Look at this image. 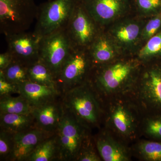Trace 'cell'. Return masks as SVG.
<instances>
[{
    "label": "cell",
    "mask_w": 161,
    "mask_h": 161,
    "mask_svg": "<svg viewBox=\"0 0 161 161\" xmlns=\"http://www.w3.org/2000/svg\"><path fill=\"white\" fill-rule=\"evenodd\" d=\"M61 99L64 107L90 131L102 128L103 104L88 81L64 93Z\"/></svg>",
    "instance_id": "4"
},
{
    "label": "cell",
    "mask_w": 161,
    "mask_h": 161,
    "mask_svg": "<svg viewBox=\"0 0 161 161\" xmlns=\"http://www.w3.org/2000/svg\"><path fill=\"white\" fill-rule=\"evenodd\" d=\"M33 108L26 99L19 95L0 97V113L31 114Z\"/></svg>",
    "instance_id": "22"
},
{
    "label": "cell",
    "mask_w": 161,
    "mask_h": 161,
    "mask_svg": "<svg viewBox=\"0 0 161 161\" xmlns=\"http://www.w3.org/2000/svg\"><path fill=\"white\" fill-rule=\"evenodd\" d=\"M92 134L84 141L75 161H102Z\"/></svg>",
    "instance_id": "29"
},
{
    "label": "cell",
    "mask_w": 161,
    "mask_h": 161,
    "mask_svg": "<svg viewBox=\"0 0 161 161\" xmlns=\"http://www.w3.org/2000/svg\"><path fill=\"white\" fill-rule=\"evenodd\" d=\"M161 31V13L146 18L141 34V47Z\"/></svg>",
    "instance_id": "28"
},
{
    "label": "cell",
    "mask_w": 161,
    "mask_h": 161,
    "mask_svg": "<svg viewBox=\"0 0 161 161\" xmlns=\"http://www.w3.org/2000/svg\"><path fill=\"white\" fill-rule=\"evenodd\" d=\"M142 64L135 57H122L111 63L93 66L87 81L103 104L126 95Z\"/></svg>",
    "instance_id": "1"
},
{
    "label": "cell",
    "mask_w": 161,
    "mask_h": 161,
    "mask_svg": "<svg viewBox=\"0 0 161 161\" xmlns=\"http://www.w3.org/2000/svg\"><path fill=\"white\" fill-rule=\"evenodd\" d=\"M1 130L16 134L36 127L31 114L0 113Z\"/></svg>",
    "instance_id": "19"
},
{
    "label": "cell",
    "mask_w": 161,
    "mask_h": 161,
    "mask_svg": "<svg viewBox=\"0 0 161 161\" xmlns=\"http://www.w3.org/2000/svg\"><path fill=\"white\" fill-rule=\"evenodd\" d=\"M64 113L61 97L50 102L33 108L32 115L36 127L46 132L55 133Z\"/></svg>",
    "instance_id": "16"
},
{
    "label": "cell",
    "mask_w": 161,
    "mask_h": 161,
    "mask_svg": "<svg viewBox=\"0 0 161 161\" xmlns=\"http://www.w3.org/2000/svg\"><path fill=\"white\" fill-rule=\"evenodd\" d=\"M87 50L93 66L111 63L123 57L103 28Z\"/></svg>",
    "instance_id": "17"
},
{
    "label": "cell",
    "mask_w": 161,
    "mask_h": 161,
    "mask_svg": "<svg viewBox=\"0 0 161 161\" xmlns=\"http://www.w3.org/2000/svg\"><path fill=\"white\" fill-rule=\"evenodd\" d=\"M101 29L80 0H77L65 28L72 48L88 50Z\"/></svg>",
    "instance_id": "10"
},
{
    "label": "cell",
    "mask_w": 161,
    "mask_h": 161,
    "mask_svg": "<svg viewBox=\"0 0 161 161\" xmlns=\"http://www.w3.org/2000/svg\"><path fill=\"white\" fill-rule=\"evenodd\" d=\"M55 133L46 132L35 127L15 134L11 161H27L38 145Z\"/></svg>",
    "instance_id": "15"
},
{
    "label": "cell",
    "mask_w": 161,
    "mask_h": 161,
    "mask_svg": "<svg viewBox=\"0 0 161 161\" xmlns=\"http://www.w3.org/2000/svg\"><path fill=\"white\" fill-rule=\"evenodd\" d=\"M28 67L13 60L5 69L0 70L6 80L15 84L19 85L29 80L28 75Z\"/></svg>",
    "instance_id": "26"
},
{
    "label": "cell",
    "mask_w": 161,
    "mask_h": 161,
    "mask_svg": "<svg viewBox=\"0 0 161 161\" xmlns=\"http://www.w3.org/2000/svg\"><path fill=\"white\" fill-rule=\"evenodd\" d=\"M19 94V86L6 80L3 74L0 73V97Z\"/></svg>",
    "instance_id": "31"
},
{
    "label": "cell",
    "mask_w": 161,
    "mask_h": 161,
    "mask_svg": "<svg viewBox=\"0 0 161 161\" xmlns=\"http://www.w3.org/2000/svg\"><path fill=\"white\" fill-rule=\"evenodd\" d=\"M35 0H0V30L6 35L27 31L36 19Z\"/></svg>",
    "instance_id": "6"
},
{
    "label": "cell",
    "mask_w": 161,
    "mask_h": 161,
    "mask_svg": "<svg viewBox=\"0 0 161 161\" xmlns=\"http://www.w3.org/2000/svg\"><path fill=\"white\" fill-rule=\"evenodd\" d=\"M97 150L103 161H131L130 146L102 128L93 136Z\"/></svg>",
    "instance_id": "14"
},
{
    "label": "cell",
    "mask_w": 161,
    "mask_h": 161,
    "mask_svg": "<svg viewBox=\"0 0 161 161\" xmlns=\"http://www.w3.org/2000/svg\"><path fill=\"white\" fill-rule=\"evenodd\" d=\"M7 51L13 60L29 67L40 60V42L41 38L33 32L27 31L6 35Z\"/></svg>",
    "instance_id": "13"
},
{
    "label": "cell",
    "mask_w": 161,
    "mask_h": 161,
    "mask_svg": "<svg viewBox=\"0 0 161 161\" xmlns=\"http://www.w3.org/2000/svg\"><path fill=\"white\" fill-rule=\"evenodd\" d=\"M56 133L60 161H75L84 142L92 132L64 108L63 117Z\"/></svg>",
    "instance_id": "8"
},
{
    "label": "cell",
    "mask_w": 161,
    "mask_h": 161,
    "mask_svg": "<svg viewBox=\"0 0 161 161\" xmlns=\"http://www.w3.org/2000/svg\"><path fill=\"white\" fill-rule=\"evenodd\" d=\"M77 0H49L38 6L34 32L41 38L65 29Z\"/></svg>",
    "instance_id": "7"
},
{
    "label": "cell",
    "mask_w": 161,
    "mask_h": 161,
    "mask_svg": "<svg viewBox=\"0 0 161 161\" xmlns=\"http://www.w3.org/2000/svg\"><path fill=\"white\" fill-rule=\"evenodd\" d=\"M101 28L134 13L132 0H80Z\"/></svg>",
    "instance_id": "12"
},
{
    "label": "cell",
    "mask_w": 161,
    "mask_h": 161,
    "mask_svg": "<svg viewBox=\"0 0 161 161\" xmlns=\"http://www.w3.org/2000/svg\"><path fill=\"white\" fill-rule=\"evenodd\" d=\"M132 157L142 161H161V142L142 138L130 146Z\"/></svg>",
    "instance_id": "20"
},
{
    "label": "cell",
    "mask_w": 161,
    "mask_h": 161,
    "mask_svg": "<svg viewBox=\"0 0 161 161\" xmlns=\"http://www.w3.org/2000/svg\"><path fill=\"white\" fill-rule=\"evenodd\" d=\"M28 75L30 81L57 88L54 76L49 69L40 61L28 67Z\"/></svg>",
    "instance_id": "24"
},
{
    "label": "cell",
    "mask_w": 161,
    "mask_h": 161,
    "mask_svg": "<svg viewBox=\"0 0 161 161\" xmlns=\"http://www.w3.org/2000/svg\"><path fill=\"white\" fill-rule=\"evenodd\" d=\"M13 60L11 54L8 51L0 54V70L5 69Z\"/></svg>",
    "instance_id": "32"
},
{
    "label": "cell",
    "mask_w": 161,
    "mask_h": 161,
    "mask_svg": "<svg viewBox=\"0 0 161 161\" xmlns=\"http://www.w3.org/2000/svg\"><path fill=\"white\" fill-rule=\"evenodd\" d=\"M60 161L56 133L45 139L38 145L27 161Z\"/></svg>",
    "instance_id": "21"
},
{
    "label": "cell",
    "mask_w": 161,
    "mask_h": 161,
    "mask_svg": "<svg viewBox=\"0 0 161 161\" xmlns=\"http://www.w3.org/2000/svg\"><path fill=\"white\" fill-rule=\"evenodd\" d=\"M72 49L65 29L59 30L40 39L39 61L49 69L56 79Z\"/></svg>",
    "instance_id": "11"
},
{
    "label": "cell",
    "mask_w": 161,
    "mask_h": 161,
    "mask_svg": "<svg viewBox=\"0 0 161 161\" xmlns=\"http://www.w3.org/2000/svg\"><path fill=\"white\" fill-rule=\"evenodd\" d=\"M93 66L87 50L72 48L56 78L57 88L62 95L85 83Z\"/></svg>",
    "instance_id": "9"
},
{
    "label": "cell",
    "mask_w": 161,
    "mask_h": 161,
    "mask_svg": "<svg viewBox=\"0 0 161 161\" xmlns=\"http://www.w3.org/2000/svg\"><path fill=\"white\" fill-rule=\"evenodd\" d=\"M135 57L142 64L161 59V31L141 47Z\"/></svg>",
    "instance_id": "23"
},
{
    "label": "cell",
    "mask_w": 161,
    "mask_h": 161,
    "mask_svg": "<svg viewBox=\"0 0 161 161\" xmlns=\"http://www.w3.org/2000/svg\"><path fill=\"white\" fill-rule=\"evenodd\" d=\"M133 12L141 18H149L161 13V0H132Z\"/></svg>",
    "instance_id": "27"
},
{
    "label": "cell",
    "mask_w": 161,
    "mask_h": 161,
    "mask_svg": "<svg viewBox=\"0 0 161 161\" xmlns=\"http://www.w3.org/2000/svg\"><path fill=\"white\" fill-rule=\"evenodd\" d=\"M18 86L19 95L26 99L32 108L58 99L62 95L57 88L39 84L30 80Z\"/></svg>",
    "instance_id": "18"
},
{
    "label": "cell",
    "mask_w": 161,
    "mask_h": 161,
    "mask_svg": "<svg viewBox=\"0 0 161 161\" xmlns=\"http://www.w3.org/2000/svg\"><path fill=\"white\" fill-rule=\"evenodd\" d=\"M14 134L1 130L0 159L1 161H11L14 148Z\"/></svg>",
    "instance_id": "30"
},
{
    "label": "cell",
    "mask_w": 161,
    "mask_h": 161,
    "mask_svg": "<svg viewBox=\"0 0 161 161\" xmlns=\"http://www.w3.org/2000/svg\"><path fill=\"white\" fill-rule=\"evenodd\" d=\"M103 106L102 128L130 146L142 138V115L126 96L109 101Z\"/></svg>",
    "instance_id": "2"
},
{
    "label": "cell",
    "mask_w": 161,
    "mask_h": 161,
    "mask_svg": "<svg viewBox=\"0 0 161 161\" xmlns=\"http://www.w3.org/2000/svg\"><path fill=\"white\" fill-rule=\"evenodd\" d=\"M125 96L143 117L161 115V59L142 64L136 80Z\"/></svg>",
    "instance_id": "3"
},
{
    "label": "cell",
    "mask_w": 161,
    "mask_h": 161,
    "mask_svg": "<svg viewBox=\"0 0 161 161\" xmlns=\"http://www.w3.org/2000/svg\"><path fill=\"white\" fill-rule=\"evenodd\" d=\"M141 133L142 137L161 142V115L143 116Z\"/></svg>",
    "instance_id": "25"
},
{
    "label": "cell",
    "mask_w": 161,
    "mask_h": 161,
    "mask_svg": "<svg viewBox=\"0 0 161 161\" xmlns=\"http://www.w3.org/2000/svg\"><path fill=\"white\" fill-rule=\"evenodd\" d=\"M146 19L134 13L103 28L123 57H135L141 48V37Z\"/></svg>",
    "instance_id": "5"
}]
</instances>
